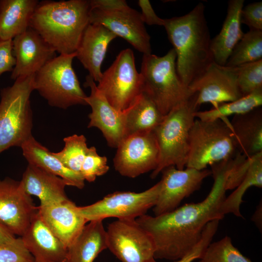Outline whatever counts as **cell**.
Segmentation results:
<instances>
[{
  "label": "cell",
  "mask_w": 262,
  "mask_h": 262,
  "mask_svg": "<svg viewBox=\"0 0 262 262\" xmlns=\"http://www.w3.org/2000/svg\"><path fill=\"white\" fill-rule=\"evenodd\" d=\"M198 108L194 94L165 115L153 131L159 149V160L151 174L152 179L168 166L184 169L189 153V132Z\"/></svg>",
  "instance_id": "277c9868"
},
{
  "label": "cell",
  "mask_w": 262,
  "mask_h": 262,
  "mask_svg": "<svg viewBox=\"0 0 262 262\" xmlns=\"http://www.w3.org/2000/svg\"><path fill=\"white\" fill-rule=\"evenodd\" d=\"M20 147L29 164L61 178L68 186L80 189L84 187L85 180L82 176L66 168L52 152L37 141L33 136L26 140Z\"/></svg>",
  "instance_id": "d4e9b609"
},
{
  "label": "cell",
  "mask_w": 262,
  "mask_h": 262,
  "mask_svg": "<svg viewBox=\"0 0 262 262\" xmlns=\"http://www.w3.org/2000/svg\"><path fill=\"white\" fill-rule=\"evenodd\" d=\"M231 163L230 159L211 165L214 182L202 201L185 204L159 215L146 214L135 219L153 239L155 259L176 261L182 258L198 243L208 223L224 217L220 208L226 198V181Z\"/></svg>",
  "instance_id": "6da1fadb"
},
{
  "label": "cell",
  "mask_w": 262,
  "mask_h": 262,
  "mask_svg": "<svg viewBox=\"0 0 262 262\" xmlns=\"http://www.w3.org/2000/svg\"><path fill=\"white\" fill-rule=\"evenodd\" d=\"M34 75L18 78L1 91L0 153L12 147H20L33 136L30 98L34 90Z\"/></svg>",
  "instance_id": "5b68a950"
},
{
  "label": "cell",
  "mask_w": 262,
  "mask_h": 262,
  "mask_svg": "<svg viewBox=\"0 0 262 262\" xmlns=\"http://www.w3.org/2000/svg\"><path fill=\"white\" fill-rule=\"evenodd\" d=\"M117 36L104 26L89 24L76 51V57L95 82H98L101 65L109 44Z\"/></svg>",
  "instance_id": "44dd1931"
},
{
  "label": "cell",
  "mask_w": 262,
  "mask_h": 262,
  "mask_svg": "<svg viewBox=\"0 0 262 262\" xmlns=\"http://www.w3.org/2000/svg\"><path fill=\"white\" fill-rule=\"evenodd\" d=\"M84 85L90 88L91 93L85 98L92 112L88 116V128L96 127L102 132L109 147H117L126 136V110L119 111L114 108L98 89L89 75Z\"/></svg>",
  "instance_id": "e0dca14e"
},
{
  "label": "cell",
  "mask_w": 262,
  "mask_h": 262,
  "mask_svg": "<svg viewBox=\"0 0 262 262\" xmlns=\"http://www.w3.org/2000/svg\"><path fill=\"white\" fill-rule=\"evenodd\" d=\"M90 0L39 2L30 27L60 54L76 52L90 24Z\"/></svg>",
  "instance_id": "3957f363"
},
{
  "label": "cell",
  "mask_w": 262,
  "mask_h": 262,
  "mask_svg": "<svg viewBox=\"0 0 262 262\" xmlns=\"http://www.w3.org/2000/svg\"><path fill=\"white\" fill-rule=\"evenodd\" d=\"M199 260V262H252L233 245L228 236L211 243Z\"/></svg>",
  "instance_id": "d6a6232c"
},
{
  "label": "cell",
  "mask_w": 262,
  "mask_h": 262,
  "mask_svg": "<svg viewBox=\"0 0 262 262\" xmlns=\"http://www.w3.org/2000/svg\"><path fill=\"white\" fill-rule=\"evenodd\" d=\"M0 262H34V259L20 237L0 245Z\"/></svg>",
  "instance_id": "d590c367"
},
{
  "label": "cell",
  "mask_w": 262,
  "mask_h": 262,
  "mask_svg": "<svg viewBox=\"0 0 262 262\" xmlns=\"http://www.w3.org/2000/svg\"><path fill=\"white\" fill-rule=\"evenodd\" d=\"M241 22L247 26L249 30L262 31V2H254L243 7Z\"/></svg>",
  "instance_id": "74e56055"
},
{
  "label": "cell",
  "mask_w": 262,
  "mask_h": 262,
  "mask_svg": "<svg viewBox=\"0 0 262 262\" xmlns=\"http://www.w3.org/2000/svg\"><path fill=\"white\" fill-rule=\"evenodd\" d=\"M89 21L104 26L143 54L151 53L150 37L141 13L125 0H90Z\"/></svg>",
  "instance_id": "9c48e42d"
},
{
  "label": "cell",
  "mask_w": 262,
  "mask_h": 262,
  "mask_svg": "<svg viewBox=\"0 0 262 262\" xmlns=\"http://www.w3.org/2000/svg\"><path fill=\"white\" fill-rule=\"evenodd\" d=\"M141 9V15L144 23L148 25H164V19L159 17L155 13L148 0H139L138 1Z\"/></svg>",
  "instance_id": "ab89813d"
},
{
  "label": "cell",
  "mask_w": 262,
  "mask_h": 262,
  "mask_svg": "<svg viewBox=\"0 0 262 262\" xmlns=\"http://www.w3.org/2000/svg\"><path fill=\"white\" fill-rule=\"evenodd\" d=\"M229 123L239 152L246 157L262 152L261 107L234 115Z\"/></svg>",
  "instance_id": "484cf974"
},
{
  "label": "cell",
  "mask_w": 262,
  "mask_h": 262,
  "mask_svg": "<svg viewBox=\"0 0 262 262\" xmlns=\"http://www.w3.org/2000/svg\"><path fill=\"white\" fill-rule=\"evenodd\" d=\"M15 236L0 223V245L12 242L16 238Z\"/></svg>",
  "instance_id": "60d3db41"
},
{
  "label": "cell",
  "mask_w": 262,
  "mask_h": 262,
  "mask_svg": "<svg viewBox=\"0 0 262 262\" xmlns=\"http://www.w3.org/2000/svg\"><path fill=\"white\" fill-rule=\"evenodd\" d=\"M237 76V67L221 66L213 62L188 88L191 94L196 95L197 107L210 103L215 107L243 97L238 88Z\"/></svg>",
  "instance_id": "5bb4252c"
},
{
  "label": "cell",
  "mask_w": 262,
  "mask_h": 262,
  "mask_svg": "<svg viewBox=\"0 0 262 262\" xmlns=\"http://www.w3.org/2000/svg\"><path fill=\"white\" fill-rule=\"evenodd\" d=\"M237 83L242 96L262 89V59L237 66Z\"/></svg>",
  "instance_id": "836d02e7"
},
{
  "label": "cell",
  "mask_w": 262,
  "mask_h": 262,
  "mask_svg": "<svg viewBox=\"0 0 262 262\" xmlns=\"http://www.w3.org/2000/svg\"><path fill=\"white\" fill-rule=\"evenodd\" d=\"M38 211L20 181L0 179V223L15 235L22 236Z\"/></svg>",
  "instance_id": "2e32d148"
},
{
  "label": "cell",
  "mask_w": 262,
  "mask_h": 262,
  "mask_svg": "<svg viewBox=\"0 0 262 262\" xmlns=\"http://www.w3.org/2000/svg\"><path fill=\"white\" fill-rule=\"evenodd\" d=\"M262 187V152L252 156V161L246 176L236 189L222 202L220 213L223 216L232 213L237 217L243 218L240 212V206L244 201L243 196L250 187Z\"/></svg>",
  "instance_id": "f1b7e54d"
},
{
  "label": "cell",
  "mask_w": 262,
  "mask_h": 262,
  "mask_svg": "<svg viewBox=\"0 0 262 262\" xmlns=\"http://www.w3.org/2000/svg\"><path fill=\"white\" fill-rule=\"evenodd\" d=\"M161 185L153 212L154 216L171 212L179 207L181 201L198 190L211 170L186 167L178 169L168 166L161 172Z\"/></svg>",
  "instance_id": "9a60e30c"
},
{
  "label": "cell",
  "mask_w": 262,
  "mask_h": 262,
  "mask_svg": "<svg viewBox=\"0 0 262 262\" xmlns=\"http://www.w3.org/2000/svg\"><path fill=\"white\" fill-rule=\"evenodd\" d=\"M64 142L63 149L58 152H52L53 155L66 168L81 175L82 165L88 149L85 137L74 134L64 138Z\"/></svg>",
  "instance_id": "1f68e13d"
},
{
  "label": "cell",
  "mask_w": 262,
  "mask_h": 262,
  "mask_svg": "<svg viewBox=\"0 0 262 262\" xmlns=\"http://www.w3.org/2000/svg\"><path fill=\"white\" fill-rule=\"evenodd\" d=\"M15 64L12 40L0 39V75L6 72H12Z\"/></svg>",
  "instance_id": "f35d334b"
},
{
  "label": "cell",
  "mask_w": 262,
  "mask_h": 262,
  "mask_svg": "<svg viewBox=\"0 0 262 262\" xmlns=\"http://www.w3.org/2000/svg\"><path fill=\"white\" fill-rule=\"evenodd\" d=\"M41 217L66 248L88 222L79 207L68 199L37 207Z\"/></svg>",
  "instance_id": "d6986e66"
},
{
  "label": "cell",
  "mask_w": 262,
  "mask_h": 262,
  "mask_svg": "<svg viewBox=\"0 0 262 262\" xmlns=\"http://www.w3.org/2000/svg\"></svg>",
  "instance_id": "7bdbcfd3"
},
{
  "label": "cell",
  "mask_w": 262,
  "mask_h": 262,
  "mask_svg": "<svg viewBox=\"0 0 262 262\" xmlns=\"http://www.w3.org/2000/svg\"><path fill=\"white\" fill-rule=\"evenodd\" d=\"M244 0L228 1L227 14L218 34L211 39L210 49L213 61L218 65L225 66L235 46L244 33L242 30L241 12Z\"/></svg>",
  "instance_id": "7402d4cb"
},
{
  "label": "cell",
  "mask_w": 262,
  "mask_h": 262,
  "mask_svg": "<svg viewBox=\"0 0 262 262\" xmlns=\"http://www.w3.org/2000/svg\"><path fill=\"white\" fill-rule=\"evenodd\" d=\"M38 3L36 0H0V39L13 40L24 33Z\"/></svg>",
  "instance_id": "4316f807"
},
{
  "label": "cell",
  "mask_w": 262,
  "mask_h": 262,
  "mask_svg": "<svg viewBox=\"0 0 262 262\" xmlns=\"http://www.w3.org/2000/svg\"><path fill=\"white\" fill-rule=\"evenodd\" d=\"M106 230L107 248L122 262H149L154 258L152 238L135 220L117 219Z\"/></svg>",
  "instance_id": "7c38bea8"
},
{
  "label": "cell",
  "mask_w": 262,
  "mask_h": 262,
  "mask_svg": "<svg viewBox=\"0 0 262 262\" xmlns=\"http://www.w3.org/2000/svg\"><path fill=\"white\" fill-rule=\"evenodd\" d=\"M262 105V89L236 100L221 103L210 110L197 111L195 113V116L202 121H212L226 118L230 115L246 114L261 107Z\"/></svg>",
  "instance_id": "f546056e"
},
{
  "label": "cell",
  "mask_w": 262,
  "mask_h": 262,
  "mask_svg": "<svg viewBox=\"0 0 262 262\" xmlns=\"http://www.w3.org/2000/svg\"><path fill=\"white\" fill-rule=\"evenodd\" d=\"M219 221L220 220L215 219L208 223L198 243L188 253L174 262H192L195 260L200 259L216 232ZM149 262H157L155 259H153Z\"/></svg>",
  "instance_id": "8d00e7d4"
},
{
  "label": "cell",
  "mask_w": 262,
  "mask_h": 262,
  "mask_svg": "<svg viewBox=\"0 0 262 262\" xmlns=\"http://www.w3.org/2000/svg\"><path fill=\"white\" fill-rule=\"evenodd\" d=\"M161 185L160 180L143 192H115L91 205L79 207V210L88 222L109 217L135 220L154 206Z\"/></svg>",
  "instance_id": "8fae6325"
},
{
  "label": "cell",
  "mask_w": 262,
  "mask_h": 262,
  "mask_svg": "<svg viewBox=\"0 0 262 262\" xmlns=\"http://www.w3.org/2000/svg\"><path fill=\"white\" fill-rule=\"evenodd\" d=\"M173 49L163 56L143 54L140 73L143 91L154 101L164 116L193 94L180 79Z\"/></svg>",
  "instance_id": "8992f818"
},
{
  "label": "cell",
  "mask_w": 262,
  "mask_h": 262,
  "mask_svg": "<svg viewBox=\"0 0 262 262\" xmlns=\"http://www.w3.org/2000/svg\"><path fill=\"white\" fill-rule=\"evenodd\" d=\"M109 169L107 158L99 156L95 147H88L81 170L84 180L93 182L97 177L106 174Z\"/></svg>",
  "instance_id": "e575fe53"
},
{
  "label": "cell",
  "mask_w": 262,
  "mask_h": 262,
  "mask_svg": "<svg viewBox=\"0 0 262 262\" xmlns=\"http://www.w3.org/2000/svg\"><path fill=\"white\" fill-rule=\"evenodd\" d=\"M76 53L60 54L48 62L34 75L33 85L48 104L63 109L87 105V96L82 89L72 67Z\"/></svg>",
  "instance_id": "ba28073f"
},
{
  "label": "cell",
  "mask_w": 262,
  "mask_h": 262,
  "mask_svg": "<svg viewBox=\"0 0 262 262\" xmlns=\"http://www.w3.org/2000/svg\"><path fill=\"white\" fill-rule=\"evenodd\" d=\"M98 82V89L114 108L119 111L128 108L143 91V78L137 70L133 51H120Z\"/></svg>",
  "instance_id": "30bf717a"
},
{
  "label": "cell",
  "mask_w": 262,
  "mask_h": 262,
  "mask_svg": "<svg viewBox=\"0 0 262 262\" xmlns=\"http://www.w3.org/2000/svg\"><path fill=\"white\" fill-rule=\"evenodd\" d=\"M21 181L28 194L38 198L40 205L69 199L65 192L68 185L65 180L35 166L28 164Z\"/></svg>",
  "instance_id": "603a6c76"
},
{
  "label": "cell",
  "mask_w": 262,
  "mask_h": 262,
  "mask_svg": "<svg viewBox=\"0 0 262 262\" xmlns=\"http://www.w3.org/2000/svg\"><path fill=\"white\" fill-rule=\"evenodd\" d=\"M261 59L262 31L249 30L235 46L225 66L235 67Z\"/></svg>",
  "instance_id": "4dcf8cb0"
},
{
  "label": "cell",
  "mask_w": 262,
  "mask_h": 262,
  "mask_svg": "<svg viewBox=\"0 0 262 262\" xmlns=\"http://www.w3.org/2000/svg\"><path fill=\"white\" fill-rule=\"evenodd\" d=\"M164 117L151 98L142 92L126 109V136L153 131Z\"/></svg>",
  "instance_id": "83f0119b"
},
{
  "label": "cell",
  "mask_w": 262,
  "mask_h": 262,
  "mask_svg": "<svg viewBox=\"0 0 262 262\" xmlns=\"http://www.w3.org/2000/svg\"><path fill=\"white\" fill-rule=\"evenodd\" d=\"M204 11V5L199 2L183 16L164 19V27L177 55V73L187 87L213 62Z\"/></svg>",
  "instance_id": "7a4b0ae2"
},
{
  "label": "cell",
  "mask_w": 262,
  "mask_h": 262,
  "mask_svg": "<svg viewBox=\"0 0 262 262\" xmlns=\"http://www.w3.org/2000/svg\"><path fill=\"white\" fill-rule=\"evenodd\" d=\"M34 262H63L66 247L43 220L38 211L28 228L20 237Z\"/></svg>",
  "instance_id": "ffe728a7"
},
{
  "label": "cell",
  "mask_w": 262,
  "mask_h": 262,
  "mask_svg": "<svg viewBox=\"0 0 262 262\" xmlns=\"http://www.w3.org/2000/svg\"><path fill=\"white\" fill-rule=\"evenodd\" d=\"M116 148L114 165L123 176L134 178L153 171L158 164L159 149L153 131L127 136Z\"/></svg>",
  "instance_id": "4fadbf2b"
},
{
  "label": "cell",
  "mask_w": 262,
  "mask_h": 262,
  "mask_svg": "<svg viewBox=\"0 0 262 262\" xmlns=\"http://www.w3.org/2000/svg\"><path fill=\"white\" fill-rule=\"evenodd\" d=\"M262 206L259 207L252 217L253 221L255 222L259 228H260V214H262Z\"/></svg>",
  "instance_id": "b9f144b4"
},
{
  "label": "cell",
  "mask_w": 262,
  "mask_h": 262,
  "mask_svg": "<svg viewBox=\"0 0 262 262\" xmlns=\"http://www.w3.org/2000/svg\"><path fill=\"white\" fill-rule=\"evenodd\" d=\"M186 167L198 170L229 160L238 151L228 118L212 121L196 118L189 132Z\"/></svg>",
  "instance_id": "52a82bcc"
},
{
  "label": "cell",
  "mask_w": 262,
  "mask_h": 262,
  "mask_svg": "<svg viewBox=\"0 0 262 262\" xmlns=\"http://www.w3.org/2000/svg\"><path fill=\"white\" fill-rule=\"evenodd\" d=\"M88 222L67 247L64 262H93L107 248L106 230L102 220Z\"/></svg>",
  "instance_id": "cb8c5ba5"
},
{
  "label": "cell",
  "mask_w": 262,
  "mask_h": 262,
  "mask_svg": "<svg viewBox=\"0 0 262 262\" xmlns=\"http://www.w3.org/2000/svg\"><path fill=\"white\" fill-rule=\"evenodd\" d=\"M12 42L16 59L11 75L12 80L35 74L55 57L56 51L30 27L15 37Z\"/></svg>",
  "instance_id": "ac0fdd59"
}]
</instances>
